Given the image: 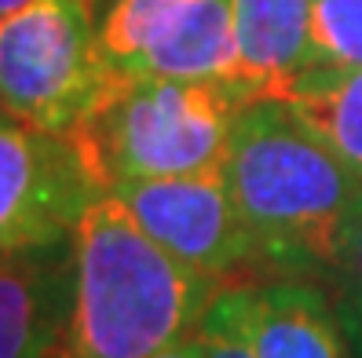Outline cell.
Instances as JSON below:
<instances>
[{
	"label": "cell",
	"instance_id": "cell-7",
	"mask_svg": "<svg viewBox=\"0 0 362 358\" xmlns=\"http://www.w3.org/2000/svg\"><path fill=\"white\" fill-rule=\"evenodd\" d=\"M74 300V238L0 252V358H62Z\"/></svg>",
	"mask_w": 362,
	"mask_h": 358
},
{
	"label": "cell",
	"instance_id": "cell-9",
	"mask_svg": "<svg viewBox=\"0 0 362 358\" xmlns=\"http://www.w3.org/2000/svg\"><path fill=\"white\" fill-rule=\"evenodd\" d=\"M234 40L242 99H282L311 70V0H234Z\"/></svg>",
	"mask_w": 362,
	"mask_h": 358
},
{
	"label": "cell",
	"instance_id": "cell-12",
	"mask_svg": "<svg viewBox=\"0 0 362 358\" xmlns=\"http://www.w3.org/2000/svg\"><path fill=\"white\" fill-rule=\"evenodd\" d=\"M311 66L362 70V0H311Z\"/></svg>",
	"mask_w": 362,
	"mask_h": 358
},
{
	"label": "cell",
	"instance_id": "cell-6",
	"mask_svg": "<svg viewBox=\"0 0 362 358\" xmlns=\"http://www.w3.org/2000/svg\"><path fill=\"white\" fill-rule=\"evenodd\" d=\"M99 194L103 186L70 136L0 117V252L74 238Z\"/></svg>",
	"mask_w": 362,
	"mask_h": 358
},
{
	"label": "cell",
	"instance_id": "cell-15",
	"mask_svg": "<svg viewBox=\"0 0 362 358\" xmlns=\"http://www.w3.org/2000/svg\"><path fill=\"white\" fill-rule=\"evenodd\" d=\"M340 275H348L351 304H355V314L362 318V213H358V220H355L351 241H348V252H344V263H340Z\"/></svg>",
	"mask_w": 362,
	"mask_h": 358
},
{
	"label": "cell",
	"instance_id": "cell-2",
	"mask_svg": "<svg viewBox=\"0 0 362 358\" xmlns=\"http://www.w3.org/2000/svg\"><path fill=\"white\" fill-rule=\"evenodd\" d=\"M77 300L62 358H151L198 333L220 285L180 263L103 191L74 230Z\"/></svg>",
	"mask_w": 362,
	"mask_h": 358
},
{
	"label": "cell",
	"instance_id": "cell-11",
	"mask_svg": "<svg viewBox=\"0 0 362 358\" xmlns=\"http://www.w3.org/2000/svg\"><path fill=\"white\" fill-rule=\"evenodd\" d=\"M282 102L362 179V70L311 66L289 84Z\"/></svg>",
	"mask_w": 362,
	"mask_h": 358
},
{
	"label": "cell",
	"instance_id": "cell-14",
	"mask_svg": "<svg viewBox=\"0 0 362 358\" xmlns=\"http://www.w3.org/2000/svg\"><path fill=\"white\" fill-rule=\"evenodd\" d=\"M198 340L205 347V358H252L249 340L238 326V311H234L230 289H223L220 297L209 304L205 318L198 326Z\"/></svg>",
	"mask_w": 362,
	"mask_h": 358
},
{
	"label": "cell",
	"instance_id": "cell-16",
	"mask_svg": "<svg viewBox=\"0 0 362 358\" xmlns=\"http://www.w3.org/2000/svg\"><path fill=\"white\" fill-rule=\"evenodd\" d=\"M151 358H205V347H202V340H198V333H190V336H183L180 344L165 347V351H158V354H151Z\"/></svg>",
	"mask_w": 362,
	"mask_h": 358
},
{
	"label": "cell",
	"instance_id": "cell-4",
	"mask_svg": "<svg viewBox=\"0 0 362 358\" xmlns=\"http://www.w3.org/2000/svg\"><path fill=\"white\" fill-rule=\"evenodd\" d=\"M117 80L95 0H30L0 18V110L8 117L74 136Z\"/></svg>",
	"mask_w": 362,
	"mask_h": 358
},
{
	"label": "cell",
	"instance_id": "cell-10",
	"mask_svg": "<svg viewBox=\"0 0 362 358\" xmlns=\"http://www.w3.org/2000/svg\"><path fill=\"white\" fill-rule=\"evenodd\" d=\"M234 70H238L234 0H187L151 33L121 77L234 84Z\"/></svg>",
	"mask_w": 362,
	"mask_h": 358
},
{
	"label": "cell",
	"instance_id": "cell-8",
	"mask_svg": "<svg viewBox=\"0 0 362 358\" xmlns=\"http://www.w3.org/2000/svg\"><path fill=\"white\" fill-rule=\"evenodd\" d=\"M230 297L252 358H348L344 333L315 285L274 278L230 285Z\"/></svg>",
	"mask_w": 362,
	"mask_h": 358
},
{
	"label": "cell",
	"instance_id": "cell-13",
	"mask_svg": "<svg viewBox=\"0 0 362 358\" xmlns=\"http://www.w3.org/2000/svg\"><path fill=\"white\" fill-rule=\"evenodd\" d=\"M187 0H114L103 18V52L117 70L143 52L151 33Z\"/></svg>",
	"mask_w": 362,
	"mask_h": 358
},
{
	"label": "cell",
	"instance_id": "cell-17",
	"mask_svg": "<svg viewBox=\"0 0 362 358\" xmlns=\"http://www.w3.org/2000/svg\"><path fill=\"white\" fill-rule=\"evenodd\" d=\"M30 0H0V18L4 15H11V11H18V8H26Z\"/></svg>",
	"mask_w": 362,
	"mask_h": 358
},
{
	"label": "cell",
	"instance_id": "cell-1",
	"mask_svg": "<svg viewBox=\"0 0 362 358\" xmlns=\"http://www.w3.org/2000/svg\"><path fill=\"white\" fill-rule=\"evenodd\" d=\"M223 183L271 270H340L362 213V179L282 99L234 114Z\"/></svg>",
	"mask_w": 362,
	"mask_h": 358
},
{
	"label": "cell",
	"instance_id": "cell-5",
	"mask_svg": "<svg viewBox=\"0 0 362 358\" xmlns=\"http://www.w3.org/2000/svg\"><path fill=\"white\" fill-rule=\"evenodd\" d=\"M110 194L168 256H176L220 289L252 285V270L267 267L227 194L223 172L129 179L114 183Z\"/></svg>",
	"mask_w": 362,
	"mask_h": 358
},
{
	"label": "cell",
	"instance_id": "cell-3",
	"mask_svg": "<svg viewBox=\"0 0 362 358\" xmlns=\"http://www.w3.org/2000/svg\"><path fill=\"white\" fill-rule=\"evenodd\" d=\"M245 107L227 80L121 77L70 136L95 183L223 172L234 114Z\"/></svg>",
	"mask_w": 362,
	"mask_h": 358
}]
</instances>
